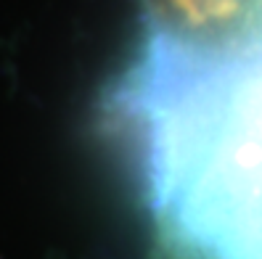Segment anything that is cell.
Here are the masks:
<instances>
[{
	"label": "cell",
	"instance_id": "6da1fadb",
	"mask_svg": "<svg viewBox=\"0 0 262 259\" xmlns=\"http://www.w3.org/2000/svg\"><path fill=\"white\" fill-rule=\"evenodd\" d=\"M151 48L135 90L157 259H262V40Z\"/></svg>",
	"mask_w": 262,
	"mask_h": 259
},
{
	"label": "cell",
	"instance_id": "7a4b0ae2",
	"mask_svg": "<svg viewBox=\"0 0 262 259\" xmlns=\"http://www.w3.org/2000/svg\"><path fill=\"white\" fill-rule=\"evenodd\" d=\"M191 27H225L249 6V0H164Z\"/></svg>",
	"mask_w": 262,
	"mask_h": 259
}]
</instances>
